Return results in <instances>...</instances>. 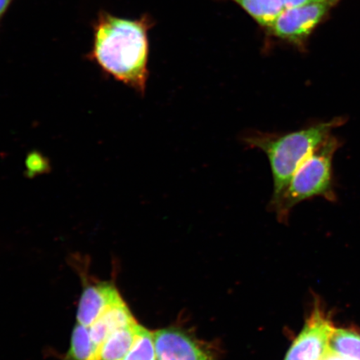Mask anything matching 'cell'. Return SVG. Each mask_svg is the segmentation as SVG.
Masks as SVG:
<instances>
[{
  "mask_svg": "<svg viewBox=\"0 0 360 360\" xmlns=\"http://www.w3.org/2000/svg\"><path fill=\"white\" fill-rule=\"evenodd\" d=\"M147 17L123 19L101 13L94 24V44L90 57L115 79L137 92L145 94L148 80Z\"/></svg>",
  "mask_w": 360,
  "mask_h": 360,
  "instance_id": "6da1fadb",
  "label": "cell"
},
{
  "mask_svg": "<svg viewBox=\"0 0 360 360\" xmlns=\"http://www.w3.org/2000/svg\"><path fill=\"white\" fill-rule=\"evenodd\" d=\"M345 120L337 118L298 131L274 135L255 134L246 139L253 148H259L269 160L274 179L271 204L276 202L300 165L331 136L333 129Z\"/></svg>",
  "mask_w": 360,
  "mask_h": 360,
  "instance_id": "7a4b0ae2",
  "label": "cell"
},
{
  "mask_svg": "<svg viewBox=\"0 0 360 360\" xmlns=\"http://www.w3.org/2000/svg\"><path fill=\"white\" fill-rule=\"evenodd\" d=\"M338 147L339 142L330 136L300 165L280 199L272 205L281 217H286L292 207L314 197L334 200L332 160Z\"/></svg>",
  "mask_w": 360,
  "mask_h": 360,
  "instance_id": "3957f363",
  "label": "cell"
},
{
  "mask_svg": "<svg viewBox=\"0 0 360 360\" xmlns=\"http://www.w3.org/2000/svg\"><path fill=\"white\" fill-rule=\"evenodd\" d=\"M337 0H310L283 11L268 27L269 33L288 42L301 44L335 6Z\"/></svg>",
  "mask_w": 360,
  "mask_h": 360,
  "instance_id": "277c9868",
  "label": "cell"
},
{
  "mask_svg": "<svg viewBox=\"0 0 360 360\" xmlns=\"http://www.w3.org/2000/svg\"><path fill=\"white\" fill-rule=\"evenodd\" d=\"M335 328L327 314L317 306L285 360H323L330 352V340Z\"/></svg>",
  "mask_w": 360,
  "mask_h": 360,
  "instance_id": "5b68a950",
  "label": "cell"
},
{
  "mask_svg": "<svg viewBox=\"0 0 360 360\" xmlns=\"http://www.w3.org/2000/svg\"><path fill=\"white\" fill-rule=\"evenodd\" d=\"M157 360H214L191 338L177 328L154 333Z\"/></svg>",
  "mask_w": 360,
  "mask_h": 360,
  "instance_id": "8992f818",
  "label": "cell"
},
{
  "mask_svg": "<svg viewBox=\"0 0 360 360\" xmlns=\"http://www.w3.org/2000/svg\"><path fill=\"white\" fill-rule=\"evenodd\" d=\"M122 301L115 287L108 283L85 288L81 296L77 312L80 325L89 328L112 305Z\"/></svg>",
  "mask_w": 360,
  "mask_h": 360,
  "instance_id": "52a82bcc",
  "label": "cell"
},
{
  "mask_svg": "<svg viewBox=\"0 0 360 360\" xmlns=\"http://www.w3.org/2000/svg\"><path fill=\"white\" fill-rule=\"evenodd\" d=\"M136 323L131 312L124 302L115 304L107 309L96 322L89 327L90 336L98 347L112 333Z\"/></svg>",
  "mask_w": 360,
  "mask_h": 360,
  "instance_id": "ba28073f",
  "label": "cell"
},
{
  "mask_svg": "<svg viewBox=\"0 0 360 360\" xmlns=\"http://www.w3.org/2000/svg\"><path fill=\"white\" fill-rule=\"evenodd\" d=\"M240 6L260 25L268 28L281 13L292 6L310 0H233Z\"/></svg>",
  "mask_w": 360,
  "mask_h": 360,
  "instance_id": "9c48e42d",
  "label": "cell"
},
{
  "mask_svg": "<svg viewBox=\"0 0 360 360\" xmlns=\"http://www.w3.org/2000/svg\"><path fill=\"white\" fill-rule=\"evenodd\" d=\"M138 326L136 322L112 333L98 346L94 360H123L132 347Z\"/></svg>",
  "mask_w": 360,
  "mask_h": 360,
  "instance_id": "30bf717a",
  "label": "cell"
},
{
  "mask_svg": "<svg viewBox=\"0 0 360 360\" xmlns=\"http://www.w3.org/2000/svg\"><path fill=\"white\" fill-rule=\"evenodd\" d=\"M330 351L345 360H360V335L352 330L335 328Z\"/></svg>",
  "mask_w": 360,
  "mask_h": 360,
  "instance_id": "8fae6325",
  "label": "cell"
},
{
  "mask_svg": "<svg viewBox=\"0 0 360 360\" xmlns=\"http://www.w3.org/2000/svg\"><path fill=\"white\" fill-rule=\"evenodd\" d=\"M97 349L90 336L89 328L79 323L72 335L70 349L66 360H94Z\"/></svg>",
  "mask_w": 360,
  "mask_h": 360,
  "instance_id": "7c38bea8",
  "label": "cell"
},
{
  "mask_svg": "<svg viewBox=\"0 0 360 360\" xmlns=\"http://www.w3.org/2000/svg\"><path fill=\"white\" fill-rule=\"evenodd\" d=\"M123 360H157L154 333L139 325L132 347Z\"/></svg>",
  "mask_w": 360,
  "mask_h": 360,
  "instance_id": "4fadbf2b",
  "label": "cell"
},
{
  "mask_svg": "<svg viewBox=\"0 0 360 360\" xmlns=\"http://www.w3.org/2000/svg\"><path fill=\"white\" fill-rule=\"evenodd\" d=\"M13 0H0V20H1L2 17L4 13H6L7 8L11 6Z\"/></svg>",
  "mask_w": 360,
  "mask_h": 360,
  "instance_id": "5bb4252c",
  "label": "cell"
}]
</instances>
